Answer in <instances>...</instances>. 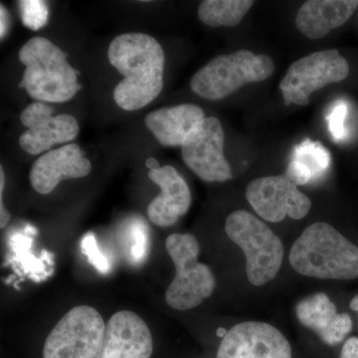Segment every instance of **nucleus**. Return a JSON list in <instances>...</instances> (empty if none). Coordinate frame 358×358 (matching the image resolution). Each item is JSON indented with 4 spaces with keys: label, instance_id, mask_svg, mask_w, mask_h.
I'll return each mask as SVG.
<instances>
[{
    "label": "nucleus",
    "instance_id": "1",
    "mask_svg": "<svg viewBox=\"0 0 358 358\" xmlns=\"http://www.w3.org/2000/svg\"><path fill=\"white\" fill-rule=\"evenodd\" d=\"M108 58L124 76L113 94L121 109L128 112L143 109L162 93L166 56L154 37L143 33L119 35L110 42Z\"/></svg>",
    "mask_w": 358,
    "mask_h": 358
},
{
    "label": "nucleus",
    "instance_id": "2",
    "mask_svg": "<svg viewBox=\"0 0 358 358\" xmlns=\"http://www.w3.org/2000/svg\"><path fill=\"white\" fill-rule=\"evenodd\" d=\"M289 263L299 274L322 280L358 278V247L324 222L306 228L289 252Z\"/></svg>",
    "mask_w": 358,
    "mask_h": 358
},
{
    "label": "nucleus",
    "instance_id": "3",
    "mask_svg": "<svg viewBox=\"0 0 358 358\" xmlns=\"http://www.w3.org/2000/svg\"><path fill=\"white\" fill-rule=\"evenodd\" d=\"M18 57L26 67L20 88L36 102H68L82 88L67 53L50 40L33 37L21 47Z\"/></svg>",
    "mask_w": 358,
    "mask_h": 358
},
{
    "label": "nucleus",
    "instance_id": "4",
    "mask_svg": "<svg viewBox=\"0 0 358 358\" xmlns=\"http://www.w3.org/2000/svg\"><path fill=\"white\" fill-rule=\"evenodd\" d=\"M275 63L266 54L238 50L212 59L190 81L193 93L206 100L218 101L250 83L272 76Z\"/></svg>",
    "mask_w": 358,
    "mask_h": 358
},
{
    "label": "nucleus",
    "instance_id": "5",
    "mask_svg": "<svg viewBox=\"0 0 358 358\" xmlns=\"http://www.w3.org/2000/svg\"><path fill=\"white\" fill-rule=\"evenodd\" d=\"M225 232L243 250L249 282L260 287L272 281L282 267L284 247L281 239L263 221L245 210L228 216Z\"/></svg>",
    "mask_w": 358,
    "mask_h": 358
},
{
    "label": "nucleus",
    "instance_id": "6",
    "mask_svg": "<svg viewBox=\"0 0 358 358\" xmlns=\"http://www.w3.org/2000/svg\"><path fill=\"white\" fill-rule=\"evenodd\" d=\"M166 247L176 268L166 292L167 305L176 310L196 308L213 294L216 285L210 268L199 262V242L190 234H171Z\"/></svg>",
    "mask_w": 358,
    "mask_h": 358
},
{
    "label": "nucleus",
    "instance_id": "7",
    "mask_svg": "<svg viewBox=\"0 0 358 358\" xmlns=\"http://www.w3.org/2000/svg\"><path fill=\"white\" fill-rule=\"evenodd\" d=\"M106 324L89 306L73 308L47 336L43 358H101Z\"/></svg>",
    "mask_w": 358,
    "mask_h": 358
},
{
    "label": "nucleus",
    "instance_id": "8",
    "mask_svg": "<svg viewBox=\"0 0 358 358\" xmlns=\"http://www.w3.org/2000/svg\"><path fill=\"white\" fill-rule=\"evenodd\" d=\"M348 75L350 64L336 49L313 52L289 66L279 88L285 105L306 106L313 92L343 81Z\"/></svg>",
    "mask_w": 358,
    "mask_h": 358
},
{
    "label": "nucleus",
    "instance_id": "9",
    "mask_svg": "<svg viewBox=\"0 0 358 358\" xmlns=\"http://www.w3.org/2000/svg\"><path fill=\"white\" fill-rule=\"evenodd\" d=\"M224 131L220 121L206 117L186 138L181 155L186 166L206 182L232 179V169L224 155Z\"/></svg>",
    "mask_w": 358,
    "mask_h": 358
},
{
    "label": "nucleus",
    "instance_id": "10",
    "mask_svg": "<svg viewBox=\"0 0 358 358\" xmlns=\"http://www.w3.org/2000/svg\"><path fill=\"white\" fill-rule=\"evenodd\" d=\"M252 208L264 220L280 222L287 216L300 220L308 215L312 202L285 174L254 179L246 188Z\"/></svg>",
    "mask_w": 358,
    "mask_h": 358
},
{
    "label": "nucleus",
    "instance_id": "11",
    "mask_svg": "<svg viewBox=\"0 0 358 358\" xmlns=\"http://www.w3.org/2000/svg\"><path fill=\"white\" fill-rule=\"evenodd\" d=\"M50 106L42 102L28 105L20 115L27 129L21 134L20 145L31 155L43 154L54 145L74 141L80 127L76 117L68 114L53 115Z\"/></svg>",
    "mask_w": 358,
    "mask_h": 358
},
{
    "label": "nucleus",
    "instance_id": "12",
    "mask_svg": "<svg viewBox=\"0 0 358 358\" xmlns=\"http://www.w3.org/2000/svg\"><path fill=\"white\" fill-rule=\"evenodd\" d=\"M284 334L266 322H241L226 331L217 358H291Z\"/></svg>",
    "mask_w": 358,
    "mask_h": 358
},
{
    "label": "nucleus",
    "instance_id": "13",
    "mask_svg": "<svg viewBox=\"0 0 358 358\" xmlns=\"http://www.w3.org/2000/svg\"><path fill=\"white\" fill-rule=\"evenodd\" d=\"M152 352V333L136 313L121 310L106 324L101 358H150Z\"/></svg>",
    "mask_w": 358,
    "mask_h": 358
},
{
    "label": "nucleus",
    "instance_id": "14",
    "mask_svg": "<svg viewBox=\"0 0 358 358\" xmlns=\"http://www.w3.org/2000/svg\"><path fill=\"white\" fill-rule=\"evenodd\" d=\"M92 164L76 143L49 150L33 164L29 180L33 189L40 194L53 192L64 179L89 176Z\"/></svg>",
    "mask_w": 358,
    "mask_h": 358
},
{
    "label": "nucleus",
    "instance_id": "15",
    "mask_svg": "<svg viewBox=\"0 0 358 358\" xmlns=\"http://www.w3.org/2000/svg\"><path fill=\"white\" fill-rule=\"evenodd\" d=\"M148 176L162 189L159 196L148 205V219L159 227L174 225L192 204V193L187 183L171 166L150 169Z\"/></svg>",
    "mask_w": 358,
    "mask_h": 358
},
{
    "label": "nucleus",
    "instance_id": "16",
    "mask_svg": "<svg viewBox=\"0 0 358 358\" xmlns=\"http://www.w3.org/2000/svg\"><path fill=\"white\" fill-rule=\"evenodd\" d=\"M296 315L303 326L312 329L329 345L341 343L352 329L348 313H338L336 306L326 294H315L301 301Z\"/></svg>",
    "mask_w": 358,
    "mask_h": 358
},
{
    "label": "nucleus",
    "instance_id": "17",
    "mask_svg": "<svg viewBox=\"0 0 358 358\" xmlns=\"http://www.w3.org/2000/svg\"><path fill=\"white\" fill-rule=\"evenodd\" d=\"M205 117L199 106L182 103L152 110L145 117V122L160 145L181 148Z\"/></svg>",
    "mask_w": 358,
    "mask_h": 358
},
{
    "label": "nucleus",
    "instance_id": "18",
    "mask_svg": "<svg viewBox=\"0 0 358 358\" xmlns=\"http://www.w3.org/2000/svg\"><path fill=\"white\" fill-rule=\"evenodd\" d=\"M357 7L358 0H308L296 13V28L308 38H322L345 24Z\"/></svg>",
    "mask_w": 358,
    "mask_h": 358
},
{
    "label": "nucleus",
    "instance_id": "19",
    "mask_svg": "<svg viewBox=\"0 0 358 358\" xmlns=\"http://www.w3.org/2000/svg\"><path fill=\"white\" fill-rule=\"evenodd\" d=\"M254 3L252 0H205L197 14L204 24L211 27H233L243 20Z\"/></svg>",
    "mask_w": 358,
    "mask_h": 358
},
{
    "label": "nucleus",
    "instance_id": "20",
    "mask_svg": "<svg viewBox=\"0 0 358 358\" xmlns=\"http://www.w3.org/2000/svg\"><path fill=\"white\" fill-rule=\"evenodd\" d=\"M292 159L310 171L313 180L322 178L331 164V155L320 141L306 140L294 148Z\"/></svg>",
    "mask_w": 358,
    "mask_h": 358
},
{
    "label": "nucleus",
    "instance_id": "21",
    "mask_svg": "<svg viewBox=\"0 0 358 358\" xmlns=\"http://www.w3.org/2000/svg\"><path fill=\"white\" fill-rule=\"evenodd\" d=\"M21 20L29 29H41L48 22L49 10L45 2L40 0H24L20 2Z\"/></svg>",
    "mask_w": 358,
    "mask_h": 358
},
{
    "label": "nucleus",
    "instance_id": "22",
    "mask_svg": "<svg viewBox=\"0 0 358 358\" xmlns=\"http://www.w3.org/2000/svg\"><path fill=\"white\" fill-rule=\"evenodd\" d=\"M83 253L88 257L89 262L92 264L102 274L109 272L110 264L108 259L101 253L96 246V238L93 233H89L82 241Z\"/></svg>",
    "mask_w": 358,
    "mask_h": 358
},
{
    "label": "nucleus",
    "instance_id": "23",
    "mask_svg": "<svg viewBox=\"0 0 358 358\" xmlns=\"http://www.w3.org/2000/svg\"><path fill=\"white\" fill-rule=\"evenodd\" d=\"M348 114V107L345 102H338L334 106L333 110L327 117L329 133L334 141H341L345 138L346 131L345 121Z\"/></svg>",
    "mask_w": 358,
    "mask_h": 358
},
{
    "label": "nucleus",
    "instance_id": "24",
    "mask_svg": "<svg viewBox=\"0 0 358 358\" xmlns=\"http://www.w3.org/2000/svg\"><path fill=\"white\" fill-rule=\"evenodd\" d=\"M131 234H133L134 244L131 248V254L134 261L141 262L147 255L148 235L145 224L141 222L134 224Z\"/></svg>",
    "mask_w": 358,
    "mask_h": 358
},
{
    "label": "nucleus",
    "instance_id": "25",
    "mask_svg": "<svg viewBox=\"0 0 358 358\" xmlns=\"http://www.w3.org/2000/svg\"><path fill=\"white\" fill-rule=\"evenodd\" d=\"M296 186L308 185L313 180L312 174L300 162L291 160L284 173Z\"/></svg>",
    "mask_w": 358,
    "mask_h": 358
},
{
    "label": "nucleus",
    "instance_id": "26",
    "mask_svg": "<svg viewBox=\"0 0 358 358\" xmlns=\"http://www.w3.org/2000/svg\"><path fill=\"white\" fill-rule=\"evenodd\" d=\"M6 185V176L2 166L0 167V227H6L11 219V214L6 208L3 203V190Z\"/></svg>",
    "mask_w": 358,
    "mask_h": 358
},
{
    "label": "nucleus",
    "instance_id": "27",
    "mask_svg": "<svg viewBox=\"0 0 358 358\" xmlns=\"http://www.w3.org/2000/svg\"><path fill=\"white\" fill-rule=\"evenodd\" d=\"M339 358H358V338H350L345 341Z\"/></svg>",
    "mask_w": 358,
    "mask_h": 358
},
{
    "label": "nucleus",
    "instance_id": "28",
    "mask_svg": "<svg viewBox=\"0 0 358 358\" xmlns=\"http://www.w3.org/2000/svg\"><path fill=\"white\" fill-rule=\"evenodd\" d=\"M11 17L6 7L1 4L0 6V37L1 40L6 36L7 32L10 29Z\"/></svg>",
    "mask_w": 358,
    "mask_h": 358
},
{
    "label": "nucleus",
    "instance_id": "29",
    "mask_svg": "<svg viewBox=\"0 0 358 358\" xmlns=\"http://www.w3.org/2000/svg\"><path fill=\"white\" fill-rule=\"evenodd\" d=\"M350 308H352V310H355V312H358V294L350 301Z\"/></svg>",
    "mask_w": 358,
    "mask_h": 358
}]
</instances>
